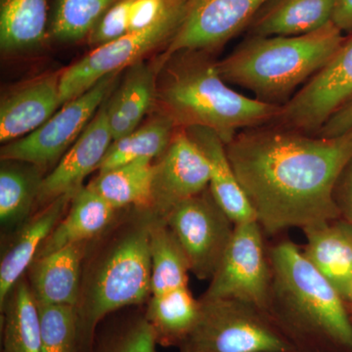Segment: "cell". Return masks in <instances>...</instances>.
Instances as JSON below:
<instances>
[{
	"label": "cell",
	"mask_w": 352,
	"mask_h": 352,
	"mask_svg": "<svg viewBox=\"0 0 352 352\" xmlns=\"http://www.w3.org/2000/svg\"><path fill=\"white\" fill-rule=\"evenodd\" d=\"M178 127L166 113L160 112L143 126L113 141L98 173L141 159L154 161L168 149Z\"/></svg>",
	"instance_id": "28"
},
{
	"label": "cell",
	"mask_w": 352,
	"mask_h": 352,
	"mask_svg": "<svg viewBox=\"0 0 352 352\" xmlns=\"http://www.w3.org/2000/svg\"><path fill=\"white\" fill-rule=\"evenodd\" d=\"M336 0H268L245 30L247 36H296L332 22Z\"/></svg>",
	"instance_id": "21"
},
{
	"label": "cell",
	"mask_w": 352,
	"mask_h": 352,
	"mask_svg": "<svg viewBox=\"0 0 352 352\" xmlns=\"http://www.w3.org/2000/svg\"><path fill=\"white\" fill-rule=\"evenodd\" d=\"M156 103L178 129L207 127L223 142L271 124L282 106L250 98L227 85L212 54L182 51L159 63Z\"/></svg>",
	"instance_id": "2"
},
{
	"label": "cell",
	"mask_w": 352,
	"mask_h": 352,
	"mask_svg": "<svg viewBox=\"0 0 352 352\" xmlns=\"http://www.w3.org/2000/svg\"><path fill=\"white\" fill-rule=\"evenodd\" d=\"M189 0H178L161 19L141 31L131 32L112 43L92 50L75 64L61 72V105L68 103L94 87L109 75L140 61L146 53L160 46L164 48L175 38L184 22Z\"/></svg>",
	"instance_id": "6"
},
{
	"label": "cell",
	"mask_w": 352,
	"mask_h": 352,
	"mask_svg": "<svg viewBox=\"0 0 352 352\" xmlns=\"http://www.w3.org/2000/svg\"><path fill=\"white\" fill-rule=\"evenodd\" d=\"M73 194H67L55 199L36 217L28 220L20 228L10 249L4 254L0 263V305L10 295L14 287L29 270L32 261L38 256L44 241L56 227L58 222L66 214Z\"/></svg>",
	"instance_id": "18"
},
{
	"label": "cell",
	"mask_w": 352,
	"mask_h": 352,
	"mask_svg": "<svg viewBox=\"0 0 352 352\" xmlns=\"http://www.w3.org/2000/svg\"><path fill=\"white\" fill-rule=\"evenodd\" d=\"M268 0H189L186 17L159 63L182 51L212 53L245 31Z\"/></svg>",
	"instance_id": "12"
},
{
	"label": "cell",
	"mask_w": 352,
	"mask_h": 352,
	"mask_svg": "<svg viewBox=\"0 0 352 352\" xmlns=\"http://www.w3.org/2000/svg\"><path fill=\"white\" fill-rule=\"evenodd\" d=\"M270 312L308 333L352 349V324L342 295L291 241L270 252Z\"/></svg>",
	"instance_id": "5"
},
{
	"label": "cell",
	"mask_w": 352,
	"mask_h": 352,
	"mask_svg": "<svg viewBox=\"0 0 352 352\" xmlns=\"http://www.w3.org/2000/svg\"><path fill=\"white\" fill-rule=\"evenodd\" d=\"M151 296L188 286L190 266L182 245L164 217L155 214L150 226Z\"/></svg>",
	"instance_id": "26"
},
{
	"label": "cell",
	"mask_w": 352,
	"mask_h": 352,
	"mask_svg": "<svg viewBox=\"0 0 352 352\" xmlns=\"http://www.w3.org/2000/svg\"><path fill=\"white\" fill-rule=\"evenodd\" d=\"M190 138L200 148L210 166V189L215 201L234 223L256 220V214L233 170L221 138L207 127L185 129Z\"/></svg>",
	"instance_id": "19"
},
{
	"label": "cell",
	"mask_w": 352,
	"mask_h": 352,
	"mask_svg": "<svg viewBox=\"0 0 352 352\" xmlns=\"http://www.w3.org/2000/svg\"><path fill=\"white\" fill-rule=\"evenodd\" d=\"M226 151L267 235L340 217L336 188L352 161V134L324 138L268 124L240 131Z\"/></svg>",
	"instance_id": "1"
},
{
	"label": "cell",
	"mask_w": 352,
	"mask_h": 352,
	"mask_svg": "<svg viewBox=\"0 0 352 352\" xmlns=\"http://www.w3.org/2000/svg\"><path fill=\"white\" fill-rule=\"evenodd\" d=\"M159 65L136 62L107 100L109 126L113 141L135 131L156 103Z\"/></svg>",
	"instance_id": "22"
},
{
	"label": "cell",
	"mask_w": 352,
	"mask_h": 352,
	"mask_svg": "<svg viewBox=\"0 0 352 352\" xmlns=\"http://www.w3.org/2000/svg\"><path fill=\"white\" fill-rule=\"evenodd\" d=\"M200 312V300L194 298L186 286L151 296L144 316L156 336L157 344L180 346L191 337Z\"/></svg>",
	"instance_id": "25"
},
{
	"label": "cell",
	"mask_w": 352,
	"mask_h": 352,
	"mask_svg": "<svg viewBox=\"0 0 352 352\" xmlns=\"http://www.w3.org/2000/svg\"><path fill=\"white\" fill-rule=\"evenodd\" d=\"M118 0H52L48 34L57 43L87 39L104 13Z\"/></svg>",
	"instance_id": "30"
},
{
	"label": "cell",
	"mask_w": 352,
	"mask_h": 352,
	"mask_svg": "<svg viewBox=\"0 0 352 352\" xmlns=\"http://www.w3.org/2000/svg\"><path fill=\"white\" fill-rule=\"evenodd\" d=\"M50 0H0V48L29 52L50 39Z\"/></svg>",
	"instance_id": "24"
},
{
	"label": "cell",
	"mask_w": 352,
	"mask_h": 352,
	"mask_svg": "<svg viewBox=\"0 0 352 352\" xmlns=\"http://www.w3.org/2000/svg\"><path fill=\"white\" fill-rule=\"evenodd\" d=\"M188 340L200 352H289L291 344L271 327L261 310L239 300L201 298Z\"/></svg>",
	"instance_id": "7"
},
{
	"label": "cell",
	"mask_w": 352,
	"mask_h": 352,
	"mask_svg": "<svg viewBox=\"0 0 352 352\" xmlns=\"http://www.w3.org/2000/svg\"><path fill=\"white\" fill-rule=\"evenodd\" d=\"M38 166L16 161H1L0 170V221L3 228L27 223L38 203L41 180Z\"/></svg>",
	"instance_id": "27"
},
{
	"label": "cell",
	"mask_w": 352,
	"mask_h": 352,
	"mask_svg": "<svg viewBox=\"0 0 352 352\" xmlns=\"http://www.w3.org/2000/svg\"><path fill=\"white\" fill-rule=\"evenodd\" d=\"M180 352H200L196 349L189 340L185 342L184 344L180 346Z\"/></svg>",
	"instance_id": "37"
},
{
	"label": "cell",
	"mask_w": 352,
	"mask_h": 352,
	"mask_svg": "<svg viewBox=\"0 0 352 352\" xmlns=\"http://www.w3.org/2000/svg\"><path fill=\"white\" fill-rule=\"evenodd\" d=\"M263 230L256 220L235 224V230L204 298L239 300L270 314L272 270Z\"/></svg>",
	"instance_id": "9"
},
{
	"label": "cell",
	"mask_w": 352,
	"mask_h": 352,
	"mask_svg": "<svg viewBox=\"0 0 352 352\" xmlns=\"http://www.w3.org/2000/svg\"><path fill=\"white\" fill-rule=\"evenodd\" d=\"M346 300H349V302L352 303V289H351V292H349V296H347Z\"/></svg>",
	"instance_id": "38"
},
{
	"label": "cell",
	"mask_w": 352,
	"mask_h": 352,
	"mask_svg": "<svg viewBox=\"0 0 352 352\" xmlns=\"http://www.w3.org/2000/svg\"><path fill=\"white\" fill-rule=\"evenodd\" d=\"M119 210L91 187H82L72 199L66 214L44 241L36 258L69 245L83 244L112 226Z\"/></svg>",
	"instance_id": "20"
},
{
	"label": "cell",
	"mask_w": 352,
	"mask_h": 352,
	"mask_svg": "<svg viewBox=\"0 0 352 352\" xmlns=\"http://www.w3.org/2000/svg\"><path fill=\"white\" fill-rule=\"evenodd\" d=\"M107 100L104 102L78 140L55 164L53 170L44 176L36 204L46 206L67 194L76 195L82 188L85 178L99 170L113 141L109 126Z\"/></svg>",
	"instance_id": "14"
},
{
	"label": "cell",
	"mask_w": 352,
	"mask_h": 352,
	"mask_svg": "<svg viewBox=\"0 0 352 352\" xmlns=\"http://www.w3.org/2000/svg\"><path fill=\"white\" fill-rule=\"evenodd\" d=\"M41 352H80L75 307L38 305Z\"/></svg>",
	"instance_id": "31"
},
{
	"label": "cell",
	"mask_w": 352,
	"mask_h": 352,
	"mask_svg": "<svg viewBox=\"0 0 352 352\" xmlns=\"http://www.w3.org/2000/svg\"><path fill=\"white\" fill-rule=\"evenodd\" d=\"M352 98V34L305 87L285 105L274 124L315 135L338 109Z\"/></svg>",
	"instance_id": "11"
},
{
	"label": "cell",
	"mask_w": 352,
	"mask_h": 352,
	"mask_svg": "<svg viewBox=\"0 0 352 352\" xmlns=\"http://www.w3.org/2000/svg\"><path fill=\"white\" fill-rule=\"evenodd\" d=\"M134 0H118L104 13L88 34L87 43L98 47L129 32V16Z\"/></svg>",
	"instance_id": "33"
},
{
	"label": "cell",
	"mask_w": 352,
	"mask_h": 352,
	"mask_svg": "<svg viewBox=\"0 0 352 352\" xmlns=\"http://www.w3.org/2000/svg\"><path fill=\"white\" fill-rule=\"evenodd\" d=\"M344 38L332 22L302 36H247L217 61V69L227 83L250 90L259 101L283 106L328 63Z\"/></svg>",
	"instance_id": "3"
},
{
	"label": "cell",
	"mask_w": 352,
	"mask_h": 352,
	"mask_svg": "<svg viewBox=\"0 0 352 352\" xmlns=\"http://www.w3.org/2000/svg\"><path fill=\"white\" fill-rule=\"evenodd\" d=\"M210 178L205 155L184 129H178L156 163L152 212L166 217L178 204L206 191Z\"/></svg>",
	"instance_id": "13"
},
{
	"label": "cell",
	"mask_w": 352,
	"mask_h": 352,
	"mask_svg": "<svg viewBox=\"0 0 352 352\" xmlns=\"http://www.w3.org/2000/svg\"><path fill=\"white\" fill-rule=\"evenodd\" d=\"M1 311L2 352H41L38 305L23 278Z\"/></svg>",
	"instance_id": "29"
},
{
	"label": "cell",
	"mask_w": 352,
	"mask_h": 352,
	"mask_svg": "<svg viewBox=\"0 0 352 352\" xmlns=\"http://www.w3.org/2000/svg\"><path fill=\"white\" fill-rule=\"evenodd\" d=\"M155 214L140 210L122 226L82 276L76 307L80 352H94L97 328L106 316L151 296L149 236Z\"/></svg>",
	"instance_id": "4"
},
{
	"label": "cell",
	"mask_w": 352,
	"mask_h": 352,
	"mask_svg": "<svg viewBox=\"0 0 352 352\" xmlns=\"http://www.w3.org/2000/svg\"><path fill=\"white\" fill-rule=\"evenodd\" d=\"M352 134V98L331 116L315 135L333 138Z\"/></svg>",
	"instance_id": "34"
},
{
	"label": "cell",
	"mask_w": 352,
	"mask_h": 352,
	"mask_svg": "<svg viewBox=\"0 0 352 352\" xmlns=\"http://www.w3.org/2000/svg\"><path fill=\"white\" fill-rule=\"evenodd\" d=\"M338 219L302 229L303 254L346 300L352 289V224Z\"/></svg>",
	"instance_id": "17"
},
{
	"label": "cell",
	"mask_w": 352,
	"mask_h": 352,
	"mask_svg": "<svg viewBox=\"0 0 352 352\" xmlns=\"http://www.w3.org/2000/svg\"><path fill=\"white\" fill-rule=\"evenodd\" d=\"M61 72L36 78L2 99L0 142L24 138L45 124L61 105Z\"/></svg>",
	"instance_id": "15"
},
{
	"label": "cell",
	"mask_w": 352,
	"mask_h": 352,
	"mask_svg": "<svg viewBox=\"0 0 352 352\" xmlns=\"http://www.w3.org/2000/svg\"><path fill=\"white\" fill-rule=\"evenodd\" d=\"M119 74L105 76L94 87L64 104L45 124L1 148V161L22 162L39 170L58 163L78 140L115 90Z\"/></svg>",
	"instance_id": "8"
},
{
	"label": "cell",
	"mask_w": 352,
	"mask_h": 352,
	"mask_svg": "<svg viewBox=\"0 0 352 352\" xmlns=\"http://www.w3.org/2000/svg\"><path fill=\"white\" fill-rule=\"evenodd\" d=\"M155 176L156 163L141 159L101 171L88 186L118 210H153Z\"/></svg>",
	"instance_id": "23"
},
{
	"label": "cell",
	"mask_w": 352,
	"mask_h": 352,
	"mask_svg": "<svg viewBox=\"0 0 352 352\" xmlns=\"http://www.w3.org/2000/svg\"><path fill=\"white\" fill-rule=\"evenodd\" d=\"M188 259L190 272L212 279L232 239L235 223L210 189L182 201L164 217Z\"/></svg>",
	"instance_id": "10"
},
{
	"label": "cell",
	"mask_w": 352,
	"mask_h": 352,
	"mask_svg": "<svg viewBox=\"0 0 352 352\" xmlns=\"http://www.w3.org/2000/svg\"><path fill=\"white\" fill-rule=\"evenodd\" d=\"M157 339L143 316L135 317L95 340L94 352H157Z\"/></svg>",
	"instance_id": "32"
},
{
	"label": "cell",
	"mask_w": 352,
	"mask_h": 352,
	"mask_svg": "<svg viewBox=\"0 0 352 352\" xmlns=\"http://www.w3.org/2000/svg\"><path fill=\"white\" fill-rule=\"evenodd\" d=\"M85 245H67L32 261L28 270V284L36 305L76 307L82 289Z\"/></svg>",
	"instance_id": "16"
},
{
	"label": "cell",
	"mask_w": 352,
	"mask_h": 352,
	"mask_svg": "<svg viewBox=\"0 0 352 352\" xmlns=\"http://www.w3.org/2000/svg\"><path fill=\"white\" fill-rule=\"evenodd\" d=\"M335 196L340 215L352 224V161L340 176Z\"/></svg>",
	"instance_id": "35"
},
{
	"label": "cell",
	"mask_w": 352,
	"mask_h": 352,
	"mask_svg": "<svg viewBox=\"0 0 352 352\" xmlns=\"http://www.w3.org/2000/svg\"><path fill=\"white\" fill-rule=\"evenodd\" d=\"M332 23L342 34H352V0H336Z\"/></svg>",
	"instance_id": "36"
}]
</instances>
